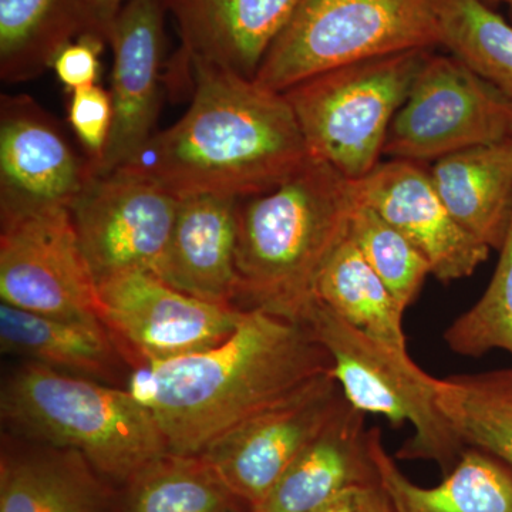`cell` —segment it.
I'll list each match as a JSON object with an SVG mask.
<instances>
[{"instance_id":"7402d4cb","label":"cell","mask_w":512,"mask_h":512,"mask_svg":"<svg viewBox=\"0 0 512 512\" xmlns=\"http://www.w3.org/2000/svg\"><path fill=\"white\" fill-rule=\"evenodd\" d=\"M0 348L70 375L107 379L119 369L123 353L101 320L53 318L0 306Z\"/></svg>"},{"instance_id":"2e32d148","label":"cell","mask_w":512,"mask_h":512,"mask_svg":"<svg viewBox=\"0 0 512 512\" xmlns=\"http://www.w3.org/2000/svg\"><path fill=\"white\" fill-rule=\"evenodd\" d=\"M301 0H164L181 50L202 62L255 79Z\"/></svg>"},{"instance_id":"277c9868","label":"cell","mask_w":512,"mask_h":512,"mask_svg":"<svg viewBox=\"0 0 512 512\" xmlns=\"http://www.w3.org/2000/svg\"><path fill=\"white\" fill-rule=\"evenodd\" d=\"M0 410L20 436L76 451L109 483L126 484L170 451L156 417L127 389L37 363L6 379Z\"/></svg>"},{"instance_id":"d4e9b609","label":"cell","mask_w":512,"mask_h":512,"mask_svg":"<svg viewBox=\"0 0 512 512\" xmlns=\"http://www.w3.org/2000/svg\"><path fill=\"white\" fill-rule=\"evenodd\" d=\"M119 512H249L204 458L168 451L123 485Z\"/></svg>"},{"instance_id":"8fae6325","label":"cell","mask_w":512,"mask_h":512,"mask_svg":"<svg viewBox=\"0 0 512 512\" xmlns=\"http://www.w3.org/2000/svg\"><path fill=\"white\" fill-rule=\"evenodd\" d=\"M100 320L136 367L202 352L224 342L247 309L202 301L150 272L99 284Z\"/></svg>"},{"instance_id":"5b68a950","label":"cell","mask_w":512,"mask_h":512,"mask_svg":"<svg viewBox=\"0 0 512 512\" xmlns=\"http://www.w3.org/2000/svg\"><path fill=\"white\" fill-rule=\"evenodd\" d=\"M443 0H301L255 82L285 93L340 66L440 46Z\"/></svg>"},{"instance_id":"44dd1931","label":"cell","mask_w":512,"mask_h":512,"mask_svg":"<svg viewBox=\"0 0 512 512\" xmlns=\"http://www.w3.org/2000/svg\"><path fill=\"white\" fill-rule=\"evenodd\" d=\"M3 453L0 512H110L107 481L72 450Z\"/></svg>"},{"instance_id":"52a82bcc","label":"cell","mask_w":512,"mask_h":512,"mask_svg":"<svg viewBox=\"0 0 512 512\" xmlns=\"http://www.w3.org/2000/svg\"><path fill=\"white\" fill-rule=\"evenodd\" d=\"M305 322L329 353L333 376L355 409L380 414L393 426L412 424L413 436L397 458L431 461L443 476L450 474L467 446L440 409V379L421 370L407 350L367 335L322 303H313Z\"/></svg>"},{"instance_id":"6da1fadb","label":"cell","mask_w":512,"mask_h":512,"mask_svg":"<svg viewBox=\"0 0 512 512\" xmlns=\"http://www.w3.org/2000/svg\"><path fill=\"white\" fill-rule=\"evenodd\" d=\"M329 372L332 359L308 322L247 309L224 342L136 367L127 392L156 417L171 453L200 456L222 434Z\"/></svg>"},{"instance_id":"83f0119b","label":"cell","mask_w":512,"mask_h":512,"mask_svg":"<svg viewBox=\"0 0 512 512\" xmlns=\"http://www.w3.org/2000/svg\"><path fill=\"white\" fill-rule=\"evenodd\" d=\"M349 237L407 311L419 298L424 281L431 275L426 256L399 229L362 201L350 220Z\"/></svg>"},{"instance_id":"7a4b0ae2","label":"cell","mask_w":512,"mask_h":512,"mask_svg":"<svg viewBox=\"0 0 512 512\" xmlns=\"http://www.w3.org/2000/svg\"><path fill=\"white\" fill-rule=\"evenodd\" d=\"M190 109L128 165L178 198H247L278 187L311 160L284 93L220 67L190 62Z\"/></svg>"},{"instance_id":"cb8c5ba5","label":"cell","mask_w":512,"mask_h":512,"mask_svg":"<svg viewBox=\"0 0 512 512\" xmlns=\"http://www.w3.org/2000/svg\"><path fill=\"white\" fill-rule=\"evenodd\" d=\"M315 298L367 335L407 350L406 311L349 235L320 274Z\"/></svg>"},{"instance_id":"e575fe53","label":"cell","mask_w":512,"mask_h":512,"mask_svg":"<svg viewBox=\"0 0 512 512\" xmlns=\"http://www.w3.org/2000/svg\"><path fill=\"white\" fill-rule=\"evenodd\" d=\"M512 137V136H511Z\"/></svg>"},{"instance_id":"30bf717a","label":"cell","mask_w":512,"mask_h":512,"mask_svg":"<svg viewBox=\"0 0 512 512\" xmlns=\"http://www.w3.org/2000/svg\"><path fill=\"white\" fill-rule=\"evenodd\" d=\"M178 197L133 168L93 174L70 214L97 285L131 272L157 274Z\"/></svg>"},{"instance_id":"9c48e42d","label":"cell","mask_w":512,"mask_h":512,"mask_svg":"<svg viewBox=\"0 0 512 512\" xmlns=\"http://www.w3.org/2000/svg\"><path fill=\"white\" fill-rule=\"evenodd\" d=\"M0 220L2 303L53 318L100 320L99 285L70 210Z\"/></svg>"},{"instance_id":"e0dca14e","label":"cell","mask_w":512,"mask_h":512,"mask_svg":"<svg viewBox=\"0 0 512 512\" xmlns=\"http://www.w3.org/2000/svg\"><path fill=\"white\" fill-rule=\"evenodd\" d=\"M237 237L238 198L218 194L180 197L156 276L194 298L235 306Z\"/></svg>"},{"instance_id":"484cf974","label":"cell","mask_w":512,"mask_h":512,"mask_svg":"<svg viewBox=\"0 0 512 512\" xmlns=\"http://www.w3.org/2000/svg\"><path fill=\"white\" fill-rule=\"evenodd\" d=\"M439 404L467 447L512 466V367L440 379Z\"/></svg>"},{"instance_id":"f1b7e54d","label":"cell","mask_w":512,"mask_h":512,"mask_svg":"<svg viewBox=\"0 0 512 512\" xmlns=\"http://www.w3.org/2000/svg\"><path fill=\"white\" fill-rule=\"evenodd\" d=\"M444 340L460 356L481 357L495 349L512 356V221L490 285L448 326Z\"/></svg>"},{"instance_id":"d6986e66","label":"cell","mask_w":512,"mask_h":512,"mask_svg":"<svg viewBox=\"0 0 512 512\" xmlns=\"http://www.w3.org/2000/svg\"><path fill=\"white\" fill-rule=\"evenodd\" d=\"M429 171L454 220L500 251L512 221V137L448 154Z\"/></svg>"},{"instance_id":"ffe728a7","label":"cell","mask_w":512,"mask_h":512,"mask_svg":"<svg viewBox=\"0 0 512 512\" xmlns=\"http://www.w3.org/2000/svg\"><path fill=\"white\" fill-rule=\"evenodd\" d=\"M372 454L394 512H512V466L490 451L468 446L436 487L414 484L387 453L379 427Z\"/></svg>"},{"instance_id":"1f68e13d","label":"cell","mask_w":512,"mask_h":512,"mask_svg":"<svg viewBox=\"0 0 512 512\" xmlns=\"http://www.w3.org/2000/svg\"><path fill=\"white\" fill-rule=\"evenodd\" d=\"M312 512H394L392 501L380 483L350 488Z\"/></svg>"},{"instance_id":"d6a6232c","label":"cell","mask_w":512,"mask_h":512,"mask_svg":"<svg viewBox=\"0 0 512 512\" xmlns=\"http://www.w3.org/2000/svg\"><path fill=\"white\" fill-rule=\"evenodd\" d=\"M130 0H82L83 33L109 40L117 16Z\"/></svg>"},{"instance_id":"ac0fdd59","label":"cell","mask_w":512,"mask_h":512,"mask_svg":"<svg viewBox=\"0 0 512 512\" xmlns=\"http://www.w3.org/2000/svg\"><path fill=\"white\" fill-rule=\"evenodd\" d=\"M365 421L346 403L251 512H312L350 488L380 483Z\"/></svg>"},{"instance_id":"9a60e30c","label":"cell","mask_w":512,"mask_h":512,"mask_svg":"<svg viewBox=\"0 0 512 512\" xmlns=\"http://www.w3.org/2000/svg\"><path fill=\"white\" fill-rule=\"evenodd\" d=\"M164 0H130L111 29L113 128L96 174L134 164L156 131L164 55Z\"/></svg>"},{"instance_id":"603a6c76","label":"cell","mask_w":512,"mask_h":512,"mask_svg":"<svg viewBox=\"0 0 512 512\" xmlns=\"http://www.w3.org/2000/svg\"><path fill=\"white\" fill-rule=\"evenodd\" d=\"M82 33V0H0V77L36 79Z\"/></svg>"},{"instance_id":"5bb4252c","label":"cell","mask_w":512,"mask_h":512,"mask_svg":"<svg viewBox=\"0 0 512 512\" xmlns=\"http://www.w3.org/2000/svg\"><path fill=\"white\" fill-rule=\"evenodd\" d=\"M360 201L392 224L426 256L431 275L458 281L477 271L491 249L468 234L434 187L429 165L390 158L356 181Z\"/></svg>"},{"instance_id":"4316f807","label":"cell","mask_w":512,"mask_h":512,"mask_svg":"<svg viewBox=\"0 0 512 512\" xmlns=\"http://www.w3.org/2000/svg\"><path fill=\"white\" fill-rule=\"evenodd\" d=\"M440 46L512 101V26L483 0H443Z\"/></svg>"},{"instance_id":"4dcf8cb0","label":"cell","mask_w":512,"mask_h":512,"mask_svg":"<svg viewBox=\"0 0 512 512\" xmlns=\"http://www.w3.org/2000/svg\"><path fill=\"white\" fill-rule=\"evenodd\" d=\"M104 40L82 35L63 47L53 59L52 67L57 79L67 87L76 90L97 84L100 74V55Z\"/></svg>"},{"instance_id":"3957f363","label":"cell","mask_w":512,"mask_h":512,"mask_svg":"<svg viewBox=\"0 0 512 512\" xmlns=\"http://www.w3.org/2000/svg\"><path fill=\"white\" fill-rule=\"evenodd\" d=\"M359 202L356 181L313 157L278 187L238 200L235 266L245 309L305 322Z\"/></svg>"},{"instance_id":"f546056e","label":"cell","mask_w":512,"mask_h":512,"mask_svg":"<svg viewBox=\"0 0 512 512\" xmlns=\"http://www.w3.org/2000/svg\"><path fill=\"white\" fill-rule=\"evenodd\" d=\"M69 123L92 165L93 173L99 170L111 128H113V101L110 92L99 84L73 90L69 101Z\"/></svg>"},{"instance_id":"ba28073f","label":"cell","mask_w":512,"mask_h":512,"mask_svg":"<svg viewBox=\"0 0 512 512\" xmlns=\"http://www.w3.org/2000/svg\"><path fill=\"white\" fill-rule=\"evenodd\" d=\"M512 136V101L454 56L430 53L397 111L383 156L434 163Z\"/></svg>"},{"instance_id":"836d02e7","label":"cell","mask_w":512,"mask_h":512,"mask_svg":"<svg viewBox=\"0 0 512 512\" xmlns=\"http://www.w3.org/2000/svg\"><path fill=\"white\" fill-rule=\"evenodd\" d=\"M487 5H495V3H505L510 8L512 13V0H483Z\"/></svg>"},{"instance_id":"4fadbf2b","label":"cell","mask_w":512,"mask_h":512,"mask_svg":"<svg viewBox=\"0 0 512 512\" xmlns=\"http://www.w3.org/2000/svg\"><path fill=\"white\" fill-rule=\"evenodd\" d=\"M93 174L35 99L0 97V217L70 210Z\"/></svg>"},{"instance_id":"8992f818","label":"cell","mask_w":512,"mask_h":512,"mask_svg":"<svg viewBox=\"0 0 512 512\" xmlns=\"http://www.w3.org/2000/svg\"><path fill=\"white\" fill-rule=\"evenodd\" d=\"M431 50L373 57L286 90L309 154L350 181L372 173L387 133Z\"/></svg>"},{"instance_id":"7c38bea8","label":"cell","mask_w":512,"mask_h":512,"mask_svg":"<svg viewBox=\"0 0 512 512\" xmlns=\"http://www.w3.org/2000/svg\"><path fill=\"white\" fill-rule=\"evenodd\" d=\"M346 403L335 376L326 373L222 434L200 457L251 512Z\"/></svg>"}]
</instances>
